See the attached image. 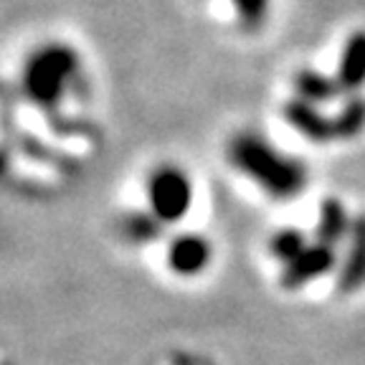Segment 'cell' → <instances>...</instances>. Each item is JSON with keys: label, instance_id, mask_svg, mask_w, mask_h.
Masks as SVG:
<instances>
[{"label": "cell", "instance_id": "cell-4", "mask_svg": "<svg viewBox=\"0 0 365 365\" xmlns=\"http://www.w3.org/2000/svg\"><path fill=\"white\" fill-rule=\"evenodd\" d=\"M348 228H353L348 223V213L337 200H327L319 211V226H317V239L325 244H337L342 236L348 234Z\"/></svg>", "mask_w": 365, "mask_h": 365}, {"label": "cell", "instance_id": "cell-1", "mask_svg": "<svg viewBox=\"0 0 365 365\" xmlns=\"http://www.w3.org/2000/svg\"><path fill=\"white\" fill-rule=\"evenodd\" d=\"M236 160H239L241 170L246 168L259 180V185L274 195L297 193L304 185V180H307V173H304V168L297 160L279 155L277 150L269 148L267 143H262V140H246V143H241Z\"/></svg>", "mask_w": 365, "mask_h": 365}, {"label": "cell", "instance_id": "cell-2", "mask_svg": "<svg viewBox=\"0 0 365 365\" xmlns=\"http://www.w3.org/2000/svg\"><path fill=\"white\" fill-rule=\"evenodd\" d=\"M337 84L345 91H355L365 84V31L350 36L345 48H342V63Z\"/></svg>", "mask_w": 365, "mask_h": 365}, {"label": "cell", "instance_id": "cell-5", "mask_svg": "<svg viewBox=\"0 0 365 365\" xmlns=\"http://www.w3.org/2000/svg\"><path fill=\"white\" fill-rule=\"evenodd\" d=\"M0 365H6V363H3V360H0Z\"/></svg>", "mask_w": 365, "mask_h": 365}, {"label": "cell", "instance_id": "cell-3", "mask_svg": "<svg viewBox=\"0 0 365 365\" xmlns=\"http://www.w3.org/2000/svg\"><path fill=\"white\" fill-rule=\"evenodd\" d=\"M350 254L345 269H342L340 287L342 289H355L365 282V216H360L350 228Z\"/></svg>", "mask_w": 365, "mask_h": 365}]
</instances>
